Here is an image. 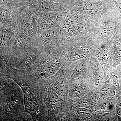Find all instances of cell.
<instances>
[{"mask_svg": "<svg viewBox=\"0 0 121 121\" xmlns=\"http://www.w3.org/2000/svg\"><path fill=\"white\" fill-rule=\"evenodd\" d=\"M25 93V109L28 112L33 113L37 108V103L34 97L27 91Z\"/></svg>", "mask_w": 121, "mask_h": 121, "instance_id": "obj_1", "label": "cell"}, {"mask_svg": "<svg viewBox=\"0 0 121 121\" xmlns=\"http://www.w3.org/2000/svg\"><path fill=\"white\" fill-rule=\"evenodd\" d=\"M54 91L57 94L64 95L67 91V84L66 81L64 78H61L58 80L54 84Z\"/></svg>", "mask_w": 121, "mask_h": 121, "instance_id": "obj_2", "label": "cell"}, {"mask_svg": "<svg viewBox=\"0 0 121 121\" xmlns=\"http://www.w3.org/2000/svg\"><path fill=\"white\" fill-rule=\"evenodd\" d=\"M32 7L37 11H50L51 6L49 2L45 0H35L32 3Z\"/></svg>", "mask_w": 121, "mask_h": 121, "instance_id": "obj_3", "label": "cell"}, {"mask_svg": "<svg viewBox=\"0 0 121 121\" xmlns=\"http://www.w3.org/2000/svg\"><path fill=\"white\" fill-rule=\"evenodd\" d=\"M46 103L48 108L53 109L59 103V99L57 94L54 91H50L46 100Z\"/></svg>", "mask_w": 121, "mask_h": 121, "instance_id": "obj_4", "label": "cell"}, {"mask_svg": "<svg viewBox=\"0 0 121 121\" xmlns=\"http://www.w3.org/2000/svg\"><path fill=\"white\" fill-rule=\"evenodd\" d=\"M98 5L92 4L87 3L84 5L83 10L86 13L88 14L95 15L96 14L99 10Z\"/></svg>", "mask_w": 121, "mask_h": 121, "instance_id": "obj_5", "label": "cell"}, {"mask_svg": "<svg viewBox=\"0 0 121 121\" xmlns=\"http://www.w3.org/2000/svg\"><path fill=\"white\" fill-rule=\"evenodd\" d=\"M55 36V33L52 29L46 30L40 35V39L43 41H47L52 39Z\"/></svg>", "mask_w": 121, "mask_h": 121, "instance_id": "obj_6", "label": "cell"}, {"mask_svg": "<svg viewBox=\"0 0 121 121\" xmlns=\"http://www.w3.org/2000/svg\"><path fill=\"white\" fill-rule=\"evenodd\" d=\"M111 83L109 82H107L103 87L102 89H101V93L104 96L107 97L112 95L113 89V86H111Z\"/></svg>", "mask_w": 121, "mask_h": 121, "instance_id": "obj_7", "label": "cell"}, {"mask_svg": "<svg viewBox=\"0 0 121 121\" xmlns=\"http://www.w3.org/2000/svg\"><path fill=\"white\" fill-rule=\"evenodd\" d=\"M82 89L78 87H74L71 91L69 95L71 98H80L82 97L83 91Z\"/></svg>", "mask_w": 121, "mask_h": 121, "instance_id": "obj_8", "label": "cell"}, {"mask_svg": "<svg viewBox=\"0 0 121 121\" xmlns=\"http://www.w3.org/2000/svg\"><path fill=\"white\" fill-rule=\"evenodd\" d=\"M11 34L8 31H2L1 32L0 41L1 45H5L9 40L11 37Z\"/></svg>", "mask_w": 121, "mask_h": 121, "instance_id": "obj_9", "label": "cell"}, {"mask_svg": "<svg viewBox=\"0 0 121 121\" xmlns=\"http://www.w3.org/2000/svg\"><path fill=\"white\" fill-rule=\"evenodd\" d=\"M95 55L99 60L103 64L106 62L107 60V57L106 54L104 51L102 49H98L95 52Z\"/></svg>", "mask_w": 121, "mask_h": 121, "instance_id": "obj_10", "label": "cell"}, {"mask_svg": "<svg viewBox=\"0 0 121 121\" xmlns=\"http://www.w3.org/2000/svg\"><path fill=\"white\" fill-rule=\"evenodd\" d=\"M77 112L78 114L86 117H90L92 114V111L91 110L84 108H79L77 110Z\"/></svg>", "mask_w": 121, "mask_h": 121, "instance_id": "obj_11", "label": "cell"}, {"mask_svg": "<svg viewBox=\"0 0 121 121\" xmlns=\"http://www.w3.org/2000/svg\"><path fill=\"white\" fill-rule=\"evenodd\" d=\"M111 31L110 28L109 26L105 25L101 27L99 29V34L102 35H109Z\"/></svg>", "mask_w": 121, "mask_h": 121, "instance_id": "obj_12", "label": "cell"}, {"mask_svg": "<svg viewBox=\"0 0 121 121\" xmlns=\"http://www.w3.org/2000/svg\"><path fill=\"white\" fill-rule=\"evenodd\" d=\"M34 27L31 23L28 21L24 22L23 24V29L26 32H31V31L33 30Z\"/></svg>", "mask_w": 121, "mask_h": 121, "instance_id": "obj_13", "label": "cell"}, {"mask_svg": "<svg viewBox=\"0 0 121 121\" xmlns=\"http://www.w3.org/2000/svg\"><path fill=\"white\" fill-rule=\"evenodd\" d=\"M16 103L15 102H9L7 103L5 106V109L7 112H12L15 108Z\"/></svg>", "mask_w": 121, "mask_h": 121, "instance_id": "obj_14", "label": "cell"}, {"mask_svg": "<svg viewBox=\"0 0 121 121\" xmlns=\"http://www.w3.org/2000/svg\"><path fill=\"white\" fill-rule=\"evenodd\" d=\"M35 58V57L34 56H29L26 59L25 63L27 64L31 63L34 61Z\"/></svg>", "mask_w": 121, "mask_h": 121, "instance_id": "obj_15", "label": "cell"}, {"mask_svg": "<svg viewBox=\"0 0 121 121\" xmlns=\"http://www.w3.org/2000/svg\"><path fill=\"white\" fill-rule=\"evenodd\" d=\"M115 4L117 7L119 13L121 16V0H114Z\"/></svg>", "mask_w": 121, "mask_h": 121, "instance_id": "obj_16", "label": "cell"}]
</instances>
